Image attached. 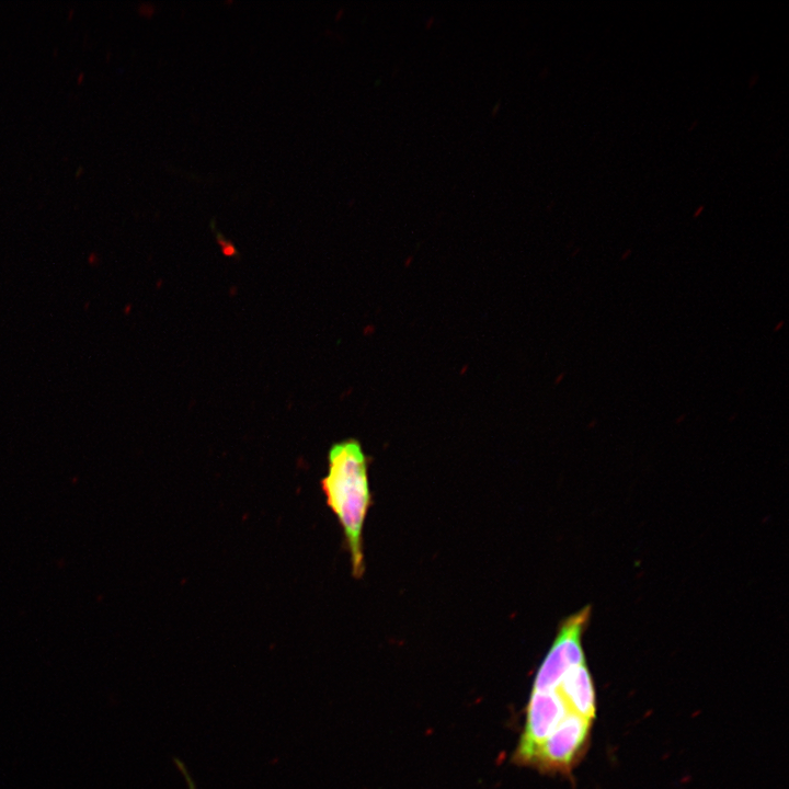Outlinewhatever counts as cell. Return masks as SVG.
<instances>
[{
	"label": "cell",
	"instance_id": "obj_1",
	"mask_svg": "<svg viewBox=\"0 0 789 789\" xmlns=\"http://www.w3.org/2000/svg\"><path fill=\"white\" fill-rule=\"evenodd\" d=\"M325 501L336 517L351 558L352 573H364L363 529L371 503L368 461L356 439L333 444L328 453V471L320 480Z\"/></svg>",
	"mask_w": 789,
	"mask_h": 789
},
{
	"label": "cell",
	"instance_id": "obj_2",
	"mask_svg": "<svg viewBox=\"0 0 789 789\" xmlns=\"http://www.w3.org/2000/svg\"><path fill=\"white\" fill-rule=\"evenodd\" d=\"M174 764L176 765V767L179 768V770H180L181 774L183 775V777H184V779H185V781H186V784H187V788H188V789H196L195 782L193 781V779H192V777H191V775H190L186 766L184 765V763L181 762V761L178 759V758H174Z\"/></svg>",
	"mask_w": 789,
	"mask_h": 789
}]
</instances>
